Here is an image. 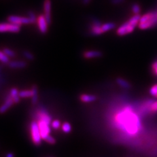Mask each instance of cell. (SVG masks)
<instances>
[{
  "instance_id": "cell-35",
  "label": "cell",
  "mask_w": 157,
  "mask_h": 157,
  "mask_svg": "<svg viewBox=\"0 0 157 157\" xmlns=\"http://www.w3.org/2000/svg\"><path fill=\"white\" fill-rule=\"evenodd\" d=\"M156 98H157V96H156Z\"/></svg>"
},
{
  "instance_id": "cell-4",
  "label": "cell",
  "mask_w": 157,
  "mask_h": 157,
  "mask_svg": "<svg viewBox=\"0 0 157 157\" xmlns=\"http://www.w3.org/2000/svg\"><path fill=\"white\" fill-rule=\"evenodd\" d=\"M21 25L15 24L13 23H2L0 24V31L2 33L11 32V33H18L21 31Z\"/></svg>"
},
{
  "instance_id": "cell-11",
  "label": "cell",
  "mask_w": 157,
  "mask_h": 157,
  "mask_svg": "<svg viewBox=\"0 0 157 157\" xmlns=\"http://www.w3.org/2000/svg\"><path fill=\"white\" fill-rule=\"evenodd\" d=\"M103 56V54L99 50H88L83 54V56L86 59L100 58Z\"/></svg>"
},
{
  "instance_id": "cell-10",
  "label": "cell",
  "mask_w": 157,
  "mask_h": 157,
  "mask_svg": "<svg viewBox=\"0 0 157 157\" xmlns=\"http://www.w3.org/2000/svg\"><path fill=\"white\" fill-rule=\"evenodd\" d=\"M101 23L98 20H94L92 22V26L91 27V30H90V32L93 35H100L103 33L101 30Z\"/></svg>"
},
{
  "instance_id": "cell-6",
  "label": "cell",
  "mask_w": 157,
  "mask_h": 157,
  "mask_svg": "<svg viewBox=\"0 0 157 157\" xmlns=\"http://www.w3.org/2000/svg\"><path fill=\"white\" fill-rule=\"evenodd\" d=\"M38 125H39V130H40L41 132L42 139L45 140V139L50 134V125L49 124H47L46 122L43 121L42 120H39Z\"/></svg>"
},
{
  "instance_id": "cell-14",
  "label": "cell",
  "mask_w": 157,
  "mask_h": 157,
  "mask_svg": "<svg viewBox=\"0 0 157 157\" xmlns=\"http://www.w3.org/2000/svg\"><path fill=\"white\" fill-rule=\"evenodd\" d=\"M116 82L118 85L124 89H130L132 88L131 84L128 81L121 77H118L116 79Z\"/></svg>"
},
{
  "instance_id": "cell-7",
  "label": "cell",
  "mask_w": 157,
  "mask_h": 157,
  "mask_svg": "<svg viewBox=\"0 0 157 157\" xmlns=\"http://www.w3.org/2000/svg\"><path fill=\"white\" fill-rule=\"evenodd\" d=\"M37 25L39 30L40 31V32L43 34H45L48 31V25L49 24L47 22L46 20L44 14H40L37 17Z\"/></svg>"
},
{
  "instance_id": "cell-3",
  "label": "cell",
  "mask_w": 157,
  "mask_h": 157,
  "mask_svg": "<svg viewBox=\"0 0 157 157\" xmlns=\"http://www.w3.org/2000/svg\"><path fill=\"white\" fill-rule=\"evenodd\" d=\"M30 130L33 143L35 145H40L41 143L42 137L40 130H39L38 123L35 121H33L30 125Z\"/></svg>"
},
{
  "instance_id": "cell-12",
  "label": "cell",
  "mask_w": 157,
  "mask_h": 157,
  "mask_svg": "<svg viewBox=\"0 0 157 157\" xmlns=\"http://www.w3.org/2000/svg\"><path fill=\"white\" fill-rule=\"evenodd\" d=\"M8 66L12 69H23L27 66V63L21 60L11 61L8 64Z\"/></svg>"
},
{
  "instance_id": "cell-28",
  "label": "cell",
  "mask_w": 157,
  "mask_h": 157,
  "mask_svg": "<svg viewBox=\"0 0 157 157\" xmlns=\"http://www.w3.org/2000/svg\"><path fill=\"white\" fill-rule=\"evenodd\" d=\"M45 141H46V142H47L49 144H51V145L56 143V139H55L53 137H52L50 135H49L46 137V138L45 139Z\"/></svg>"
},
{
  "instance_id": "cell-34",
  "label": "cell",
  "mask_w": 157,
  "mask_h": 157,
  "mask_svg": "<svg viewBox=\"0 0 157 157\" xmlns=\"http://www.w3.org/2000/svg\"><path fill=\"white\" fill-rule=\"evenodd\" d=\"M152 72L154 73L156 76H157V68H155V69H152Z\"/></svg>"
},
{
  "instance_id": "cell-16",
  "label": "cell",
  "mask_w": 157,
  "mask_h": 157,
  "mask_svg": "<svg viewBox=\"0 0 157 157\" xmlns=\"http://www.w3.org/2000/svg\"><path fill=\"white\" fill-rule=\"evenodd\" d=\"M116 26V24L115 23L113 22H107L104 24L101 25V30L103 33L107 32L108 31L111 30L113 29H114Z\"/></svg>"
},
{
  "instance_id": "cell-8",
  "label": "cell",
  "mask_w": 157,
  "mask_h": 157,
  "mask_svg": "<svg viewBox=\"0 0 157 157\" xmlns=\"http://www.w3.org/2000/svg\"><path fill=\"white\" fill-rule=\"evenodd\" d=\"M44 15L49 24L51 23V2L50 0H45L43 3Z\"/></svg>"
},
{
  "instance_id": "cell-20",
  "label": "cell",
  "mask_w": 157,
  "mask_h": 157,
  "mask_svg": "<svg viewBox=\"0 0 157 157\" xmlns=\"http://www.w3.org/2000/svg\"><path fill=\"white\" fill-rule=\"evenodd\" d=\"M62 130L64 133H68L72 131V126H71V124L69 123L66 122V123H64L62 125Z\"/></svg>"
},
{
  "instance_id": "cell-33",
  "label": "cell",
  "mask_w": 157,
  "mask_h": 157,
  "mask_svg": "<svg viewBox=\"0 0 157 157\" xmlns=\"http://www.w3.org/2000/svg\"><path fill=\"white\" fill-rule=\"evenodd\" d=\"M5 157H14V155L13 153L9 152V153H7V154L6 155Z\"/></svg>"
},
{
  "instance_id": "cell-9",
  "label": "cell",
  "mask_w": 157,
  "mask_h": 157,
  "mask_svg": "<svg viewBox=\"0 0 157 157\" xmlns=\"http://www.w3.org/2000/svg\"><path fill=\"white\" fill-rule=\"evenodd\" d=\"M14 104V101L13 98H12L10 93L8 94L5 98V101L4 102V104L1 106V108H0V113L2 114H3L4 113H5L8 109H9L13 104Z\"/></svg>"
},
{
  "instance_id": "cell-5",
  "label": "cell",
  "mask_w": 157,
  "mask_h": 157,
  "mask_svg": "<svg viewBox=\"0 0 157 157\" xmlns=\"http://www.w3.org/2000/svg\"><path fill=\"white\" fill-rule=\"evenodd\" d=\"M7 21L11 23L15 24L22 25V24H34L29 17H22L18 16L11 15L7 18Z\"/></svg>"
},
{
  "instance_id": "cell-1",
  "label": "cell",
  "mask_w": 157,
  "mask_h": 157,
  "mask_svg": "<svg viewBox=\"0 0 157 157\" xmlns=\"http://www.w3.org/2000/svg\"><path fill=\"white\" fill-rule=\"evenodd\" d=\"M116 120L122 130L132 135L136 134L142 128L139 117L132 111L130 107H125L118 113Z\"/></svg>"
},
{
  "instance_id": "cell-18",
  "label": "cell",
  "mask_w": 157,
  "mask_h": 157,
  "mask_svg": "<svg viewBox=\"0 0 157 157\" xmlns=\"http://www.w3.org/2000/svg\"><path fill=\"white\" fill-rule=\"evenodd\" d=\"M18 95L21 98H31L33 96L32 90H21L18 92Z\"/></svg>"
},
{
  "instance_id": "cell-19",
  "label": "cell",
  "mask_w": 157,
  "mask_h": 157,
  "mask_svg": "<svg viewBox=\"0 0 157 157\" xmlns=\"http://www.w3.org/2000/svg\"><path fill=\"white\" fill-rule=\"evenodd\" d=\"M132 11L134 14H140L141 7L138 3H133L132 5Z\"/></svg>"
},
{
  "instance_id": "cell-27",
  "label": "cell",
  "mask_w": 157,
  "mask_h": 157,
  "mask_svg": "<svg viewBox=\"0 0 157 157\" xmlns=\"http://www.w3.org/2000/svg\"><path fill=\"white\" fill-rule=\"evenodd\" d=\"M149 93L151 96L156 97L157 96V84L153 85L149 90Z\"/></svg>"
},
{
  "instance_id": "cell-29",
  "label": "cell",
  "mask_w": 157,
  "mask_h": 157,
  "mask_svg": "<svg viewBox=\"0 0 157 157\" xmlns=\"http://www.w3.org/2000/svg\"><path fill=\"white\" fill-rule=\"evenodd\" d=\"M18 92H19L18 91V90H17V88H12V89L11 90L10 94L11 95L12 98H15V97H17V96H19V95H18Z\"/></svg>"
},
{
  "instance_id": "cell-25",
  "label": "cell",
  "mask_w": 157,
  "mask_h": 157,
  "mask_svg": "<svg viewBox=\"0 0 157 157\" xmlns=\"http://www.w3.org/2000/svg\"><path fill=\"white\" fill-rule=\"evenodd\" d=\"M27 16H28V17L31 19V21L33 22V23L37 22V18H36V16H35V14L34 13L33 11H29L28 12H27Z\"/></svg>"
},
{
  "instance_id": "cell-15",
  "label": "cell",
  "mask_w": 157,
  "mask_h": 157,
  "mask_svg": "<svg viewBox=\"0 0 157 157\" xmlns=\"http://www.w3.org/2000/svg\"><path fill=\"white\" fill-rule=\"evenodd\" d=\"M80 99L82 102L85 103H90V102H92L96 101L97 98L96 96L92 95V94H82L80 96Z\"/></svg>"
},
{
  "instance_id": "cell-30",
  "label": "cell",
  "mask_w": 157,
  "mask_h": 157,
  "mask_svg": "<svg viewBox=\"0 0 157 157\" xmlns=\"http://www.w3.org/2000/svg\"><path fill=\"white\" fill-rule=\"evenodd\" d=\"M126 0H110V2L113 5H120V4L123 3L125 2Z\"/></svg>"
},
{
  "instance_id": "cell-23",
  "label": "cell",
  "mask_w": 157,
  "mask_h": 157,
  "mask_svg": "<svg viewBox=\"0 0 157 157\" xmlns=\"http://www.w3.org/2000/svg\"><path fill=\"white\" fill-rule=\"evenodd\" d=\"M23 56L28 60L31 61V60H34V54L32 53H31L30 51H27V50L23 51Z\"/></svg>"
},
{
  "instance_id": "cell-13",
  "label": "cell",
  "mask_w": 157,
  "mask_h": 157,
  "mask_svg": "<svg viewBox=\"0 0 157 157\" xmlns=\"http://www.w3.org/2000/svg\"><path fill=\"white\" fill-rule=\"evenodd\" d=\"M39 120H42L43 121L46 122L47 124H49V125H51L52 123V118L50 116L49 114L45 111H39Z\"/></svg>"
},
{
  "instance_id": "cell-26",
  "label": "cell",
  "mask_w": 157,
  "mask_h": 157,
  "mask_svg": "<svg viewBox=\"0 0 157 157\" xmlns=\"http://www.w3.org/2000/svg\"><path fill=\"white\" fill-rule=\"evenodd\" d=\"M61 126V123H60V121L59 120H54L52 123H51V127H52L53 128L56 130V129H58Z\"/></svg>"
},
{
  "instance_id": "cell-17",
  "label": "cell",
  "mask_w": 157,
  "mask_h": 157,
  "mask_svg": "<svg viewBox=\"0 0 157 157\" xmlns=\"http://www.w3.org/2000/svg\"><path fill=\"white\" fill-rule=\"evenodd\" d=\"M32 91H33V96L31 97V103L33 105L37 104L38 100V91H37V86L34 85L32 86Z\"/></svg>"
},
{
  "instance_id": "cell-24",
  "label": "cell",
  "mask_w": 157,
  "mask_h": 157,
  "mask_svg": "<svg viewBox=\"0 0 157 157\" xmlns=\"http://www.w3.org/2000/svg\"><path fill=\"white\" fill-rule=\"evenodd\" d=\"M149 111L152 113H156L157 112V100L153 101L152 104L149 106Z\"/></svg>"
},
{
  "instance_id": "cell-31",
  "label": "cell",
  "mask_w": 157,
  "mask_h": 157,
  "mask_svg": "<svg viewBox=\"0 0 157 157\" xmlns=\"http://www.w3.org/2000/svg\"><path fill=\"white\" fill-rule=\"evenodd\" d=\"M91 2V0H82V4L85 5H87Z\"/></svg>"
},
{
  "instance_id": "cell-21",
  "label": "cell",
  "mask_w": 157,
  "mask_h": 157,
  "mask_svg": "<svg viewBox=\"0 0 157 157\" xmlns=\"http://www.w3.org/2000/svg\"><path fill=\"white\" fill-rule=\"evenodd\" d=\"M0 60H1V62L3 63V64H8L10 62L9 57L7 56V55L3 52V51L0 52Z\"/></svg>"
},
{
  "instance_id": "cell-22",
  "label": "cell",
  "mask_w": 157,
  "mask_h": 157,
  "mask_svg": "<svg viewBox=\"0 0 157 157\" xmlns=\"http://www.w3.org/2000/svg\"><path fill=\"white\" fill-rule=\"evenodd\" d=\"M2 51L7 55V56H9V58H14L16 56V53H14V51H13V50H11L10 49L4 48Z\"/></svg>"
},
{
  "instance_id": "cell-2",
  "label": "cell",
  "mask_w": 157,
  "mask_h": 157,
  "mask_svg": "<svg viewBox=\"0 0 157 157\" xmlns=\"http://www.w3.org/2000/svg\"><path fill=\"white\" fill-rule=\"evenodd\" d=\"M141 18L140 14H134L128 21L120 25L117 30V34L119 36H123L133 32L137 25L139 24Z\"/></svg>"
},
{
  "instance_id": "cell-32",
  "label": "cell",
  "mask_w": 157,
  "mask_h": 157,
  "mask_svg": "<svg viewBox=\"0 0 157 157\" xmlns=\"http://www.w3.org/2000/svg\"><path fill=\"white\" fill-rule=\"evenodd\" d=\"M157 68V60L155 61L153 64H152V69H155Z\"/></svg>"
}]
</instances>
